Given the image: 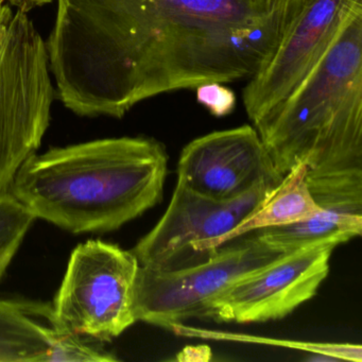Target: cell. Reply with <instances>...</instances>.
I'll use <instances>...</instances> for the list:
<instances>
[{
	"label": "cell",
	"mask_w": 362,
	"mask_h": 362,
	"mask_svg": "<svg viewBox=\"0 0 362 362\" xmlns=\"http://www.w3.org/2000/svg\"><path fill=\"white\" fill-rule=\"evenodd\" d=\"M362 0H292L291 13L268 62L243 92L255 124L279 105L325 54Z\"/></svg>",
	"instance_id": "obj_8"
},
{
	"label": "cell",
	"mask_w": 362,
	"mask_h": 362,
	"mask_svg": "<svg viewBox=\"0 0 362 362\" xmlns=\"http://www.w3.org/2000/svg\"><path fill=\"white\" fill-rule=\"evenodd\" d=\"M167 170L156 139H98L33 154L10 192L37 219L67 232H111L162 201Z\"/></svg>",
	"instance_id": "obj_1"
},
{
	"label": "cell",
	"mask_w": 362,
	"mask_h": 362,
	"mask_svg": "<svg viewBox=\"0 0 362 362\" xmlns=\"http://www.w3.org/2000/svg\"><path fill=\"white\" fill-rule=\"evenodd\" d=\"M139 264L132 251L103 240L78 245L52 306L60 332L111 341L136 322L135 285Z\"/></svg>",
	"instance_id": "obj_5"
},
{
	"label": "cell",
	"mask_w": 362,
	"mask_h": 362,
	"mask_svg": "<svg viewBox=\"0 0 362 362\" xmlns=\"http://www.w3.org/2000/svg\"><path fill=\"white\" fill-rule=\"evenodd\" d=\"M52 1L54 0H0V7L4 5H9L14 9L29 13L31 10L43 7Z\"/></svg>",
	"instance_id": "obj_19"
},
{
	"label": "cell",
	"mask_w": 362,
	"mask_h": 362,
	"mask_svg": "<svg viewBox=\"0 0 362 362\" xmlns=\"http://www.w3.org/2000/svg\"><path fill=\"white\" fill-rule=\"evenodd\" d=\"M37 220L11 192L0 196V279Z\"/></svg>",
	"instance_id": "obj_15"
},
{
	"label": "cell",
	"mask_w": 362,
	"mask_h": 362,
	"mask_svg": "<svg viewBox=\"0 0 362 362\" xmlns=\"http://www.w3.org/2000/svg\"><path fill=\"white\" fill-rule=\"evenodd\" d=\"M47 45L28 13L0 7V196L39 149L52 118Z\"/></svg>",
	"instance_id": "obj_4"
},
{
	"label": "cell",
	"mask_w": 362,
	"mask_h": 362,
	"mask_svg": "<svg viewBox=\"0 0 362 362\" xmlns=\"http://www.w3.org/2000/svg\"><path fill=\"white\" fill-rule=\"evenodd\" d=\"M58 330V329H57ZM115 356L86 344L81 336L58 330L48 362L116 361Z\"/></svg>",
	"instance_id": "obj_16"
},
{
	"label": "cell",
	"mask_w": 362,
	"mask_h": 362,
	"mask_svg": "<svg viewBox=\"0 0 362 362\" xmlns=\"http://www.w3.org/2000/svg\"><path fill=\"white\" fill-rule=\"evenodd\" d=\"M334 241L279 254L214 300L209 319L220 323H262L287 317L317 294L328 273Z\"/></svg>",
	"instance_id": "obj_9"
},
{
	"label": "cell",
	"mask_w": 362,
	"mask_h": 362,
	"mask_svg": "<svg viewBox=\"0 0 362 362\" xmlns=\"http://www.w3.org/2000/svg\"><path fill=\"white\" fill-rule=\"evenodd\" d=\"M361 233L362 211L326 206L305 221L264 228L252 234L275 253L283 254L323 241L342 245Z\"/></svg>",
	"instance_id": "obj_13"
},
{
	"label": "cell",
	"mask_w": 362,
	"mask_h": 362,
	"mask_svg": "<svg viewBox=\"0 0 362 362\" xmlns=\"http://www.w3.org/2000/svg\"><path fill=\"white\" fill-rule=\"evenodd\" d=\"M57 334L50 305L0 298V362H48Z\"/></svg>",
	"instance_id": "obj_11"
},
{
	"label": "cell",
	"mask_w": 362,
	"mask_h": 362,
	"mask_svg": "<svg viewBox=\"0 0 362 362\" xmlns=\"http://www.w3.org/2000/svg\"><path fill=\"white\" fill-rule=\"evenodd\" d=\"M211 347L206 345L201 346H187L177 355L179 361H209L211 359Z\"/></svg>",
	"instance_id": "obj_18"
},
{
	"label": "cell",
	"mask_w": 362,
	"mask_h": 362,
	"mask_svg": "<svg viewBox=\"0 0 362 362\" xmlns=\"http://www.w3.org/2000/svg\"><path fill=\"white\" fill-rule=\"evenodd\" d=\"M274 1H279V0H274Z\"/></svg>",
	"instance_id": "obj_20"
},
{
	"label": "cell",
	"mask_w": 362,
	"mask_h": 362,
	"mask_svg": "<svg viewBox=\"0 0 362 362\" xmlns=\"http://www.w3.org/2000/svg\"><path fill=\"white\" fill-rule=\"evenodd\" d=\"M169 330L177 336L188 338L209 339L214 341H235V342L260 343L272 346L286 347V349H298L310 351L326 358L347 361L360 362L362 360V349L359 344L349 343H319L305 342V341L276 340V339L264 338V337L251 336V334H238V332H216V330L200 329L189 327L184 323L173 324Z\"/></svg>",
	"instance_id": "obj_14"
},
{
	"label": "cell",
	"mask_w": 362,
	"mask_h": 362,
	"mask_svg": "<svg viewBox=\"0 0 362 362\" xmlns=\"http://www.w3.org/2000/svg\"><path fill=\"white\" fill-rule=\"evenodd\" d=\"M148 29L145 98L252 78L268 62L292 0H139Z\"/></svg>",
	"instance_id": "obj_2"
},
{
	"label": "cell",
	"mask_w": 362,
	"mask_h": 362,
	"mask_svg": "<svg viewBox=\"0 0 362 362\" xmlns=\"http://www.w3.org/2000/svg\"><path fill=\"white\" fill-rule=\"evenodd\" d=\"M223 84L209 82L196 88L197 100L216 117L228 115L236 107V95Z\"/></svg>",
	"instance_id": "obj_17"
},
{
	"label": "cell",
	"mask_w": 362,
	"mask_h": 362,
	"mask_svg": "<svg viewBox=\"0 0 362 362\" xmlns=\"http://www.w3.org/2000/svg\"><path fill=\"white\" fill-rule=\"evenodd\" d=\"M306 165L298 164L284 175L264 202L236 228L211 243V251L239 237L264 228L290 226L310 219L322 211L307 184Z\"/></svg>",
	"instance_id": "obj_12"
},
{
	"label": "cell",
	"mask_w": 362,
	"mask_h": 362,
	"mask_svg": "<svg viewBox=\"0 0 362 362\" xmlns=\"http://www.w3.org/2000/svg\"><path fill=\"white\" fill-rule=\"evenodd\" d=\"M279 255L253 234H247L187 268L156 271L139 266L134 298L136 322L169 329L192 317L209 319L216 298Z\"/></svg>",
	"instance_id": "obj_6"
},
{
	"label": "cell",
	"mask_w": 362,
	"mask_h": 362,
	"mask_svg": "<svg viewBox=\"0 0 362 362\" xmlns=\"http://www.w3.org/2000/svg\"><path fill=\"white\" fill-rule=\"evenodd\" d=\"M277 173L362 168V6L290 94L256 122Z\"/></svg>",
	"instance_id": "obj_3"
},
{
	"label": "cell",
	"mask_w": 362,
	"mask_h": 362,
	"mask_svg": "<svg viewBox=\"0 0 362 362\" xmlns=\"http://www.w3.org/2000/svg\"><path fill=\"white\" fill-rule=\"evenodd\" d=\"M272 186L260 184L228 201L214 200L177 184L158 223L133 247L139 266L156 271L187 268L216 251L214 241L236 228L264 202Z\"/></svg>",
	"instance_id": "obj_7"
},
{
	"label": "cell",
	"mask_w": 362,
	"mask_h": 362,
	"mask_svg": "<svg viewBox=\"0 0 362 362\" xmlns=\"http://www.w3.org/2000/svg\"><path fill=\"white\" fill-rule=\"evenodd\" d=\"M281 177L255 128L241 126L190 141L180 156L177 184L214 200L228 201Z\"/></svg>",
	"instance_id": "obj_10"
}]
</instances>
